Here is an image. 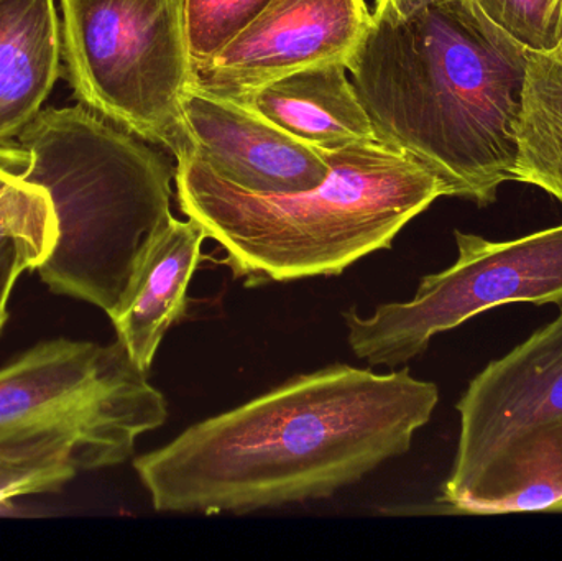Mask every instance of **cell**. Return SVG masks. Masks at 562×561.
I'll return each instance as SVG.
<instances>
[{
    "label": "cell",
    "mask_w": 562,
    "mask_h": 561,
    "mask_svg": "<svg viewBox=\"0 0 562 561\" xmlns=\"http://www.w3.org/2000/svg\"><path fill=\"white\" fill-rule=\"evenodd\" d=\"M206 233L196 221L171 216L138 273L137 282L111 319L135 364L150 371L158 346L188 312V287L201 262Z\"/></svg>",
    "instance_id": "7c38bea8"
},
{
    "label": "cell",
    "mask_w": 562,
    "mask_h": 561,
    "mask_svg": "<svg viewBox=\"0 0 562 561\" xmlns=\"http://www.w3.org/2000/svg\"><path fill=\"white\" fill-rule=\"evenodd\" d=\"M347 72L344 63L300 69L263 86L246 108L321 152L376 142L375 128Z\"/></svg>",
    "instance_id": "8fae6325"
},
{
    "label": "cell",
    "mask_w": 562,
    "mask_h": 561,
    "mask_svg": "<svg viewBox=\"0 0 562 561\" xmlns=\"http://www.w3.org/2000/svg\"><path fill=\"white\" fill-rule=\"evenodd\" d=\"M181 115L184 152L250 193H297L316 188L329 173L326 152L296 141L252 109L207 94L191 82L181 99Z\"/></svg>",
    "instance_id": "30bf717a"
},
{
    "label": "cell",
    "mask_w": 562,
    "mask_h": 561,
    "mask_svg": "<svg viewBox=\"0 0 562 561\" xmlns=\"http://www.w3.org/2000/svg\"><path fill=\"white\" fill-rule=\"evenodd\" d=\"M498 26L528 49L558 45L561 0H477Z\"/></svg>",
    "instance_id": "d6986e66"
},
{
    "label": "cell",
    "mask_w": 562,
    "mask_h": 561,
    "mask_svg": "<svg viewBox=\"0 0 562 561\" xmlns=\"http://www.w3.org/2000/svg\"><path fill=\"white\" fill-rule=\"evenodd\" d=\"M439 404L435 382L334 364L184 430L135 471L158 513L247 514L324 500L402 457Z\"/></svg>",
    "instance_id": "6da1fadb"
},
{
    "label": "cell",
    "mask_w": 562,
    "mask_h": 561,
    "mask_svg": "<svg viewBox=\"0 0 562 561\" xmlns=\"http://www.w3.org/2000/svg\"><path fill=\"white\" fill-rule=\"evenodd\" d=\"M270 0H184V25L193 69L249 25Z\"/></svg>",
    "instance_id": "ac0fdd59"
},
{
    "label": "cell",
    "mask_w": 562,
    "mask_h": 561,
    "mask_svg": "<svg viewBox=\"0 0 562 561\" xmlns=\"http://www.w3.org/2000/svg\"><path fill=\"white\" fill-rule=\"evenodd\" d=\"M562 504V417L512 440L452 513H557Z\"/></svg>",
    "instance_id": "5bb4252c"
},
{
    "label": "cell",
    "mask_w": 562,
    "mask_h": 561,
    "mask_svg": "<svg viewBox=\"0 0 562 561\" xmlns=\"http://www.w3.org/2000/svg\"><path fill=\"white\" fill-rule=\"evenodd\" d=\"M326 155L329 173L316 188L259 194L234 187L184 152L175 173L178 204L220 244L234 277L259 287L339 276L390 249L409 221L446 197L428 168L382 142Z\"/></svg>",
    "instance_id": "3957f363"
},
{
    "label": "cell",
    "mask_w": 562,
    "mask_h": 561,
    "mask_svg": "<svg viewBox=\"0 0 562 561\" xmlns=\"http://www.w3.org/2000/svg\"><path fill=\"white\" fill-rule=\"evenodd\" d=\"M16 181L19 180H16L12 173H9V171L0 165V194H2L3 191L9 190V188L12 187V184H15Z\"/></svg>",
    "instance_id": "44dd1931"
},
{
    "label": "cell",
    "mask_w": 562,
    "mask_h": 561,
    "mask_svg": "<svg viewBox=\"0 0 562 561\" xmlns=\"http://www.w3.org/2000/svg\"><path fill=\"white\" fill-rule=\"evenodd\" d=\"M61 72L55 0H0V144L43 111Z\"/></svg>",
    "instance_id": "4fadbf2b"
},
{
    "label": "cell",
    "mask_w": 562,
    "mask_h": 561,
    "mask_svg": "<svg viewBox=\"0 0 562 561\" xmlns=\"http://www.w3.org/2000/svg\"><path fill=\"white\" fill-rule=\"evenodd\" d=\"M527 61L477 0H429L372 13L347 71L379 142L484 207L514 180Z\"/></svg>",
    "instance_id": "7a4b0ae2"
},
{
    "label": "cell",
    "mask_w": 562,
    "mask_h": 561,
    "mask_svg": "<svg viewBox=\"0 0 562 561\" xmlns=\"http://www.w3.org/2000/svg\"><path fill=\"white\" fill-rule=\"evenodd\" d=\"M78 473V451L75 441L66 435L3 441L0 444V516L13 514L15 497L58 493Z\"/></svg>",
    "instance_id": "e0dca14e"
},
{
    "label": "cell",
    "mask_w": 562,
    "mask_h": 561,
    "mask_svg": "<svg viewBox=\"0 0 562 561\" xmlns=\"http://www.w3.org/2000/svg\"><path fill=\"white\" fill-rule=\"evenodd\" d=\"M426 2H429V0H375L373 15L402 16Z\"/></svg>",
    "instance_id": "ffe728a7"
},
{
    "label": "cell",
    "mask_w": 562,
    "mask_h": 561,
    "mask_svg": "<svg viewBox=\"0 0 562 561\" xmlns=\"http://www.w3.org/2000/svg\"><path fill=\"white\" fill-rule=\"evenodd\" d=\"M461 431L441 503L452 509L512 440L562 417V312L488 362L458 402Z\"/></svg>",
    "instance_id": "ba28073f"
},
{
    "label": "cell",
    "mask_w": 562,
    "mask_h": 561,
    "mask_svg": "<svg viewBox=\"0 0 562 561\" xmlns=\"http://www.w3.org/2000/svg\"><path fill=\"white\" fill-rule=\"evenodd\" d=\"M557 513H562V504L560 507H558Z\"/></svg>",
    "instance_id": "603a6c76"
},
{
    "label": "cell",
    "mask_w": 562,
    "mask_h": 561,
    "mask_svg": "<svg viewBox=\"0 0 562 561\" xmlns=\"http://www.w3.org/2000/svg\"><path fill=\"white\" fill-rule=\"evenodd\" d=\"M55 240V216L42 188L16 181L0 194V332L16 280L45 262Z\"/></svg>",
    "instance_id": "2e32d148"
},
{
    "label": "cell",
    "mask_w": 562,
    "mask_h": 561,
    "mask_svg": "<svg viewBox=\"0 0 562 561\" xmlns=\"http://www.w3.org/2000/svg\"><path fill=\"white\" fill-rule=\"evenodd\" d=\"M147 374L119 339L40 343L0 369V444L66 435L79 471L124 463L137 438L167 420Z\"/></svg>",
    "instance_id": "8992f818"
},
{
    "label": "cell",
    "mask_w": 562,
    "mask_h": 561,
    "mask_svg": "<svg viewBox=\"0 0 562 561\" xmlns=\"http://www.w3.org/2000/svg\"><path fill=\"white\" fill-rule=\"evenodd\" d=\"M558 42H562V0L560 5V23H558Z\"/></svg>",
    "instance_id": "7402d4cb"
},
{
    "label": "cell",
    "mask_w": 562,
    "mask_h": 561,
    "mask_svg": "<svg viewBox=\"0 0 562 561\" xmlns=\"http://www.w3.org/2000/svg\"><path fill=\"white\" fill-rule=\"evenodd\" d=\"M514 181L541 188L562 204V42L528 49Z\"/></svg>",
    "instance_id": "9a60e30c"
},
{
    "label": "cell",
    "mask_w": 562,
    "mask_h": 561,
    "mask_svg": "<svg viewBox=\"0 0 562 561\" xmlns=\"http://www.w3.org/2000/svg\"><path fill=\"white\" fill-rule=\"evenodd\" d=\"M372 23L366 0H270L220 52L194 69L191 85L246 105L277 79L344 63Z\"/></svg>",
    "instance_id": "9c48e42d"
},
{
    "label": "cell",
    "mask_w": 562,
    "mask_h": 561,
    "mask_svg": "<svg viewBox=\"0 0 562 561\" xmlns=\"http://www.w3.org/2000/svg\"><path fill=\"white\" fill-rule=\"evenodd\" d=\"M458 259L423 277L412 302L386 303L370 318L344 312L347 341L370 366L395 368L439 333L512 303L562 306V224L510 240L454 231Z\"/></svg>",
    "instance_id": "52a82bcc"
},
{
    "label": "cell",
    "mask_w": 562,
    "mask_h": 561,
    "mask_svg": "<svg viewBox=\"0 0 562 561\" xmlns=\"http://www.w3.org/2000/svg\"><path fill=\"white\" fill-rule=\"evenodd\" d=\"M63 68L79 104L175 158L194 69L184 0H59Z\"/></svg>",
    "instance_id": "5b68a950"
},
{
    "label": "cell",
    "mask_w": 562,
    "mask_h": 561,
    "mask_svg": "<svg viewBox=\"0 0 562 561\" xmlns=\"http://www.w3.org/2000/svg\"><path fill=\"white\" fill-rule=\"evenodd\" d=\"M0 165L52 203L56 240L35 270L42 282L114 319L173 216L177 167L81 104L43 109L0 144Z\"/></svg>",
    "instance_id": "277c9868"
}]
</instances>
